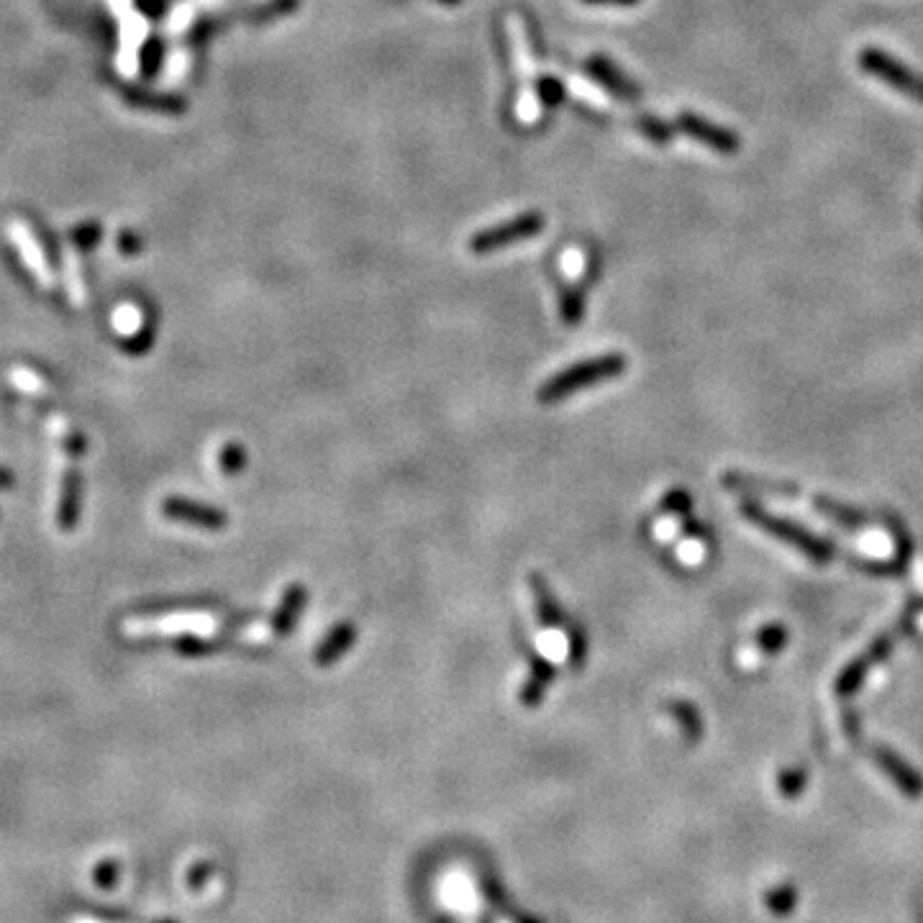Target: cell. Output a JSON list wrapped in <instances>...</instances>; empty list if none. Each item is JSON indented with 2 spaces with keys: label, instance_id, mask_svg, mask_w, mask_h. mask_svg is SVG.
I'll return each instance as SVG.
<instances>
[{
  "label": "cell",
  "instance_id": "14",
  "mask_svg": "<svg viewBox=\"0 0 923 923\" xmlns=\"http://www.w3.org/2000/svg\"><path fill=\"white\" fill-rule=\"evenodd\" d=\"M77 518V472L70 465L62 470L59 480V503H57V526L59 529H72Z\"/></svg>",
  "mask_w": 923,
  "mask_h": 923
},
{
  "label": "cell",
  "instance_id": "30",
  "mask_svg": "<svg viewBox=\"0 0 923 923\" xmlns=\"http://www.w3.org/2000/svg\"><path fill=\"white\" fill-rule=\"evenodd\" d=\"M588 6H636L639 0H583Z\"/></svg>",
  "mask_w": 923,
  "mask_h": 923
},
{
  "label": "cell",
  "instance_id": "31",
  "mask_svg": "<svg viewBox=\"0 0 923 923\" xmlns=\"http://www.w3.org/2000/svg\"><path fill=\"white\" fill-rule=\"evenodd\" d=\"M13 483V477L8 475L6 470H0V485H11Z\"/></svg>",
  "mask_w": 923,
  "mask_h": 923
},
{
  "label": "cell",
  "instance_id": "18",
  "mask_svg": "<svg viewBox=\"0 0 923 923\" xmlns=\"http://www.w3.org/2000/svg\"><path fill=\"white\" fill-rule=\"evenodd\" d=\"M300 0H267L265 6L254 8L249 13V24H272L277 18L290 16V13L298 11Z\"/></svg>",
  "mask_w": 923,
  "mask_h": 923
},
{
  "label": "cell",
  "instance_id": "16",
  "mask_svg": "<svg viewBox=\"0 0 923 923\" xmlns=\"http://www.w3.org/2000/svg\"><path fill=\"white\" fill-rule=\"evenodd\" d=\"M667 711L672 713V718L677 721V726L682 729V734L688 736V741H698L703 734V721H700L698 708L685 703V700H675L667 706Z\"/></svg>",
  "mask_w": 923,
  "mask_h": 923
},
{
  "label": "cell",
  "instance_id": "17",
  "mask_svg": "<svg viewBox=\"0 0 923 923\" xmlns=\"http://www.w3.org/2000/svg\"><path fill=\"white\" fill-rule=\"evenodd\" d=\"M559 316L567 326H577L585 316V295L580 288H562L559 293Z\"/></svg>",
  "mask_w": 923,
  "mask_h": 923
},
{
  "label": "cell",
  "instance_id": "11",
  "mask_svg": "<svg viewBox=\"0 0 923 923\" xmlns=\"http://www.w3.org/2000/svg\"><path fill=\"white\" fill-rule=\"evenodd\" d=\"M529 677H526L524 688H521V706L524 708H539L541 700H544V693L547 688L554 682L557 677V667L549 662V659L539 657H529Z\"/></svg>",
  "mask_w": 923,
  "mask_h": 923
},
{
  "label": "cell",
  "instance_id": "13",
  "mask_svg": "<svg viewBox=\"0 0 923 923\" xmlns=\"http://www.w3.org/2000/svg\"><path fill=\"white\" fill-rule=\"evenodd\" d=\"M354 641H357V626H354L352 621L339 624L321 644H318L316 654H313V662H316L318 667H331L354 647Z\"/></svg>",
  "mask_w": 923,
  "mask_h": 923
},
{
  "label": "cell",
  "instance_id": "24",
  "mask_svg": "<svg viewBox=\"0 0 923 923\" xmlns=\"http://www.w3.org/2000/svg\"><path fill=\"white\" fill-rule=\"evenodd\" d=\"M785 641H788V634H785V629H782V626H777V624H770V626H765V629L759 631V636H757V644L762 649H765V652H780L782 647H785Z\"/></svg>",
  "mask_w": 923,
  "mask_h": 923
},
{
  "label": "cell",
  "instance_id": "20",
  "mask_svg": "<svg viewBox=\"0 0 923 923\" xmlns=\"http://www.w3.org/2000/svg\"><path fill=\"white\" fill-rule=\"evenodd\" d=\"M247 462H249V457H247V452H244V447L242 444H236V441H229V444H224V447H221V452H218V467H221V472H224V475H239V472L244 470V467H247Z\"/></svg>",
  "mask_w": 923,
  "mask_h": 923
},
{
  "label": "cell",
  "instance_id": "27",
  "mask_svg": "<svg viewBox=\"0 0 923 923\" xmlns=\"http://www.w3.org/2000/svg\"><path fill=\"white\" fill-rule=\"evenodd\" d=\"M803 785H806V772H803V770L782 772L780 780H777V788H780L782 793L788 795V798H795V795H798L800 790H803Z\"/></svg>",
  "mask_w": 923,
  "mask_h": 923
},
{
  "label": "cell",
  "instance_id": "8",
  "mask_svg": "<svg viewBox=\"0 0 923 923\" xmlns=\"http://www.w3.org/2000/svg\"><path fill=\"white\" fill-rule=\"evenodd\" d=\"M585 70L590 72V77H593L595 83H600L606 90H611V93L616 95V98H624V100H639L641 98L639 85H636L634 80H631V77H626L624 72L618 70V67L611 62V59L603 57V54H595V57H590L588 62H585Z\"/></svg>",
  "mask_w": 923,
  "mask_h": 923
},
{
  "label": "cell",
  "instance_id": "19",
  "mask_svg": "<svg viewBox=\"0 0 923 923\" xmlns=\"http://www.w3.org/2000/svg\"><path fill=\"white\" fill-rule=\"evenodd\" d=\"M636 129L641 134L647 136L649 142L657 144V147H665V144L672 142V136H675V126L665 124V121H659L654 116H641L636 118Z\"/></svg>",
  "mask_w": 923,
  "mask_h": 923
},
{
  "label": "cell",
  "instance_id": "1",
  "mask_svg": "<svg viewBox=\"0 0 923 923\" xmlns=\"http://www.w3.org/2000/svg\"><path fill=\"white\" fill-rule=\"evenodd\" d=\"M624 370L626 357L618 352L603 354V357L595 359H585V362H577V365H570L567 370L549 377L547 383L539 388V393H536V400L544 403V406H552V403H559V400H565L570 398V395L580 393V390L590 388V385L606 383V380L624 375Z\"/></svg>",
  "mask_w": 923,
  "mask_h": 923
},
{
  "label": "cell",
  "instance_id": "7",
  "mask_svg": "<svg viewBox=\"0 0 923 923\" xmlns=\"http://www.w3.org/2000/svg\"><path fill=\"white\" fill-rule=\"evenodd\" d=\"M893 641H895V634H882L865 654H859V659H854L852 665H849L847 670L839 675V682H836V693L852 695L854 690L865 682L867 672H870L877 662H882V659L888 657V652L893 649Z\"/></svg>",
  "mask_w": 923,
  "mask_h": 923
},
{
  "label": "cell",
  "instance_id": "6",
  "mask_svg": "<svg viewBox=\"0 0 923 923\" xmlns=\"http://www.w3.org/2000/svg\"><path fill=\"white\" fill-rule=\"evenodd\" d=\"M162 516L170 518V521H180V524H190L208 531H221L229 526V516L221 508L206 506V503H198V500L190 498H177V495L162 500Z\"/></svg>",
  "mask_w": 923,
  "mask_h": 923
},
{
  "label": "cell",
  "instance_id": "4",
  "mask_svg": "<svg viewBox=\"0 0 923 923\" xmlns=\"http://www.w3.org/2000/svg\"><path fill=\"white\" fill-rule=\"evenodd\" d=\"M544 231V216L541 213H524L516 216L511 221L485 229L480 234H475L470 239V252L472 254H493L500 249L511 247V244L526 242L531 236H539Z\"/></svg>",
  "mask_w": 923,
  "mask_h": 923
},
{
  "label": "cell",
  "instance_id": "15",
  "mask_svg": "<svg viewBox=\"0 0 923 923\" xmlns=\"http://www.w3.org/2000/svg\"><path fill=\"white\" fill-rule=\"evenodd\" d=\"M52 436L57 439L59 452H65L67 457H83L85 454V436L77 429H72L65 418H54L52 421Z\"/></svg>",
  "mask_w": 923,
  "mask_h": 923
},
{
  "label": "cell",
  "instance_id": "28",
  "mask_svg": "<svg viewBox=\"0 0 923 923\" xmlns=\"http://www.w3.org/2000/svg\"><path fill=\"white\" fill-rule=\"evenodd\" d=\"M11 380L18 385V388L26 390V393H44V380L39 375H34L31 370H21V367H16V370L11 372Z\"/></svg>",
  "mask_w": 923,
  "mask_h": 923
},
{
  "label": "cell",
  "instance_id": "25",
  "mask_svg": "<svg viewBox=\"0 0 923 923\" xmlns=\"http://www.w3.org/2000/svg\"><path fill=\"white\" fill-rule=\"evenodd\" d=\"M539 98H541V103H544V106L554 108V106H559V103H562V98H565V88H562V83H559L557 77H541V80H539Z\"/></svg>",
  "mask_w": 923,
  "mask_h": 923
},
{
  "label": "cell",
  "instance_id": "9",
  "mask_svg": "<svg viewBox=\"0 0 923 923\" xmlns=\"http://www.w3.org/2000/svg\"><path fill=\"white\" fill-rule=\"evenodd\" d=\"M872 759H875V765L880 767L890 780L895 782V788L903 790L908 798H921L923 795V777L913 770L911 765H906L898 754H893L890 749L885 747H875L872 749Z\"/></svg>",
  "mask_w": 923,
  "mask_h": 923
},
{
  "label": "cell",
  "instance_id": "5",
  "mask_svg": "<svg viewBox=\"0 0 923 923\" xmlns=\"http://www.w3.org/2000/svg\"><path fill=\"white\" fill-rule=\"evenodd\" d=\"M675 129L718 154H736L741 149V139L734 131L713 124V121H708L706 116H698V113L682 111L675 121Z\"/></svg>",
  "mask_w": 923,
  "mask_h": 923
},
{
  "label": "cell",
  "instance_id": "23",
  "mask_svg": "<svg viewBox=\"0 0 923 923\" xmlns=\"http://www.w3.org/2000/svg\"><path fill=\"white\" fill-rule=\"evenodd\" d=\"M662 511L675 513V516H688V513L693 511V500H690L688 490L672 488L670 493L662 498Z\"/></svg>",
  "mask_w": 923,
  "mask_h": 923
},
{
  "label": "cell",
  "instance_id": "22",
  "mask_svg": "<svg viewBox=\"0 0 923 923\" xmlns=\"http://www.w3.org/2000/svg\"><path fill=\"white\" fill-rule=\"evenodd\" d=\"M767 908H770L775 916H790L795 911V903H798V893H795L793 885H777L767 893Z\"/></svg>",
  "mask_w": 923,
  "mask_h": 923
},
{
  "label": "cell",
  "instance_id": "29",
  "mask_svg": "<svg viewBox=\"0 0 923 923\" xmlns=\"http://www.w3.org/2000/svg\"><path fill=\"white\" fill-rule=\"evenodd\" d=\"M116 877H118V865L116 862H111V859H108V862H100L93 872V880L98 888H113V885H116Z\"/></svg>",
  "mask_w": 923,
  "mask_h": 923
},
{
  "label": "cell",
  "instance_id": "10",
  "mask_svg": "<svg viewBox=\"0 0 923 923\" xmlns=\"http://www.w3.org/2000/svg\"><path fill=\"white\" fill-rule=\"evenodd\" d=\"M526 583H529L531 598H534L539 624L544 626V629H559V626H565V611L559 606V600L554 598L547 577L541 575V572H529Z\"/></svg>",
  "mask_w": 923,
  "mask_h": 923
},
{
  "label": "cell",
  "instance_id": "2",
  "mask_svg": "<svg viewBox=\"0 0 923 923\" xmlns=\"http://www.w3.org/2000/svg\"><path fill=\"white\" fill-rule=\"evenodd\" d=\"M741 516L747 518V521H752L754 526H759V529H765L767 534L775 536V539L785 541V544H790L793 549L803 552L808 559L818 562V565H829L831 559L836 557V549L831 541L811 534V531L803 529V526L788 521V518L767 513L765 508H759L757 503L744 500V503H741Z\"/></svg>",
  "mask_w": 923,
  "mask_h": 923
},
{
  "label": "cell",
  "instance_id": "33",
  "mask_svg": "<svg viewBox=\"0 0 923 923\" xmlns=\"http://www.w3.org/2000/svg\"><path fill=\"white\" fill-rule=\"evenodd\" d=\"M72 923H98V921H88V918H77V921H72Z\"/></svg>",
  "mask_w": 923,
  "mask_h": 923
},
{
  "label": "cell",
  "instance_id": "26",
  "mask_svg": "<svg viewBox=\"0 0 923 923\" xmlns=\"http://www.w3.org/2000/svg\"><path fill=\"white\" fill-rule=\"evenodd\" d=\"M177 649L183 654H188V657H200V654L211 652L213 644L208 639H203L200 634H195V631H190V634H183L177 639Z\"/></svg>",
  "mask_w": 923,
  "mask_h": 923
},
{
  "label": "cell",
  "instance_id": "21",
  "mask_svg": "<svg viewBox=\"0 0 923 923\" xmlns=\"http://www.w3.org/2000/svg\"><path fill=\"white\" fill-rule=\"evenodd\" d=\"M585 657H588V636H585L583 626L572 624L570 634H567V659H570L572 670H583Z\"/></svg>",
  "mask_w": 923,
  "mask_h": 923
},
{
  "label": "cell",
  "instance_id": "32",
  "mask_svg": "<svg viewBox=\"0 0 923 923\" xmlns=\"http://www.w3.org/2000/svg\"><path fill=\"white\" fill-rule=\"evenodd\" d=\"M439 3H444V6H459L462 0H439Z\"/></svg>",
  "mask_w": 923,
  "mask_h": 923
},
{
  "label": "cell",
  "instance_id": "12",
  "mask_svg": "<svg viewBox=\"0 0 923 923\" xmlns=\"http://www.w3.org/2000/svg\"><path fill=\"white\" fill-rule=\"evenodd\" d=\"M306 600H308V590L303 588V585L300 583L288 585L283 598H280V606H277L275 613H272V624H270L272 634H277V636L290 634L295 621H298L300 611H303V606H306Z\"/></svg>",
  "mask_w": 923,
  "mask_h": 923
},
{
  "label": "cell",
  "instance_id": "3",
  "mask_svg": "<svg viewBox=\"0 0 923 923\" xmlns=\"http://www.w3.org/2000/svg\"><path fill=\"white\" fill-rule=\"evenodd\" d=\"M859 70H865L867 75L877 77L888 88L898 90V93L908 95L916 103H923V75L913 72L911 67H906L903 62H898L895 57H890L882 49L867 47L859 52Z\"/></svg>",
  "mask_w": 923,
  "mask_h": 923
}]
</instances>
